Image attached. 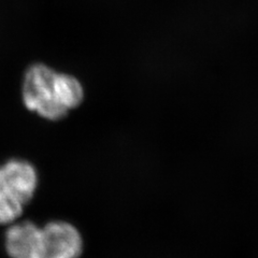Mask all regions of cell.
Instances as JSON below:
<instances>
[{
	"mask_svg": "<svg viewBox=\"0 0 258 258\" xmlns=\"http://www.w3.org/2000/svg\"><path fill=\"white\" fill-rule=\"evenodd\" d=\"M5 246L10 258H80L84 243L76 226L53 221L40 227L25 221L9 225Z\"/></svg>",
	"mask_w": 258,
	"mask_h": 258,
	"instance_id": "1",
	"label": "cell"
},
{
	"mask_svg": "<svg viewBox=\"0 0 258 258\" xmlns=\"http://www.w3.org/2000/svg\"><path fill=\"white\" fill-rule=\"evenodd\" d=\"M22 96L28 110L48 120H60L83 102L84 90L75 77L35 63L25 72Z\"/></svg>",
	"mask_w": 258,
	"mask_h": 258,
	"instance_id": "2",
	"label": "cell"
},
{
	"mask_svg": "<svg viewBox=\"0 0 258 258\" xmlns=\"http://www.w3.org/2000/svg\"><path fill=\"white\" fill-rule=\"evenodd\" d=\"M38 186L36 168L25 159H10L0 166V226L18 221Z\"/></svg>",
	"mask_w": 258,
	"mask_h": 258,
	"instance_id": "3",
	"label": "cell"
}]
</instances>
